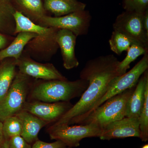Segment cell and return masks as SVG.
<instances>
[{"label":"cell","instance_id":"8992f818","mask_svg":"<svg viewBox=\"0 0 148 148\" xmlns=\"http://www.w3.org/2000/svg\"><path fill=\"white\" fill-rule=\"evenodd\" d=\"M90 21V14L84 10L58 17L45 15L40 19L37 24L43 27L69 30L77 37L87 34Z\"/></svg>","mask_w":148,"mask_h":148},{"label":"cell","instance_id":"ffe728a7","mask_svg":"<svg viewBox=\"0 0 148 148\" xmlns=\"http://www.w3.org/2000/svg\"><path fill=\"white\" fill-rule=\"evenodd\" d=\"M21 8L20 12L34 21L38 23L42 16H45V9L41 0H15Z\"/></svg>","mask_w":148,"mask_h":148},{"label":"cell","instance_id":"4dcf8cb0","mask_svg":"<svg viewBox=\"0 0 148 148\" xmlns=\"http://www.w3.org/2000/svg\"><path fill=\"white\" fill-rule=\"evenodd\" d=\"M0 148H9L8 140H5L0 146Z\"/></svg>","mask_w":148,"mask_h":148},{"label":"cell","instance_id":"83f0119b","mask_svg":"<svg viewBox=\"0 0 148 148\" xmlns=\"http://www.w3.org/2000/svg\"><path fill=\"white\" fill-rule=\"evenodd\" d=\"M143 26L147 34H148V10L145 12L143 19Z\"/></svg>","mask_w":148,"mask_h":148},{"label":"cell","instance_id":"d4e9b609","mask_svg":"<svg viewBox=\"0 0 148 148\" xmlns=\"http://www.w3.org/2000/svg\"><path fill=\"white\" fill-rule=\"evenodd\" d=\"M126 11L144 13L147 11L148 0H123Z\"/></svg>","mask_w":148,"mask_h":148},{"label":"cell","instance_id":"4fadbf2b","mask_svg":"<svg viewBox=\"0 0 148 148\" xmlns=\"http://www.w3.org/2000/svg\"><path fill=\"white\" fill-rule=\"evenodd\" d=\"M77 38L74 33L66 29H58L56 33V42L61 49L64 67L67 70L79 65L75 53Z\"/></svg>","mask_w":148,"mask_h":148},{"label":"cell","instance_id":"ba28073f","mask_svg":"<svg viewBox=\"0 0 148 148\" xmlns=\"http://www.w3.org/2000/svg\"><path fill=\"white\" fill-rule=\"evenodd\" d=\"M148 69V51L146 52L142 59L129 71L115 78L112 85L101 100L95 104L88 113L101 106L109 98L123 92L128 88L136 86L141 76Z\"/></svg>","mask_w":148,"mask_h":148},{"label":"cell","instance_id":"6da1fadb","mask_svg":"<svg viewBox=\"0 0 148 148\" xmlns=\"http://www.w3.org/2000/svg\"><path fill=\"white\" fill-rule=\"evenodd\" d=\"M120 61L113 54L100 56L86 62L80 73V78L88 82L79 101L54 124L71 125L92 109L105 95L115 78Z\"/></svg>","mask_w":148,"mask_h":148},{"label":"cell","instance_id":"2e32d148","mask_svg":"<svg viewBox=\"0 0 148 148\" xmlns=\"http://www.w3.org/2000/svg\"><path fill=\"white\" fill-rule=\"evenodd\" d=\"M17 34L8 46L0 51V61L10 58L18 60L27 44L38 36L35 33L27 32H20Z\"/></svg>","mask_w":148,"mask_h":148},{"label":"cell","instance_id":"7c38bea8","mask_svg":"<svg viewBox=\"0 0 148 148\" xmlns=\"http://www.w3.org/2000/svg\"><path fill=\"white\" fill-rule=\"evenodd\" d=\"M140 123L138 118L125 117L108 125L103 129L100 137L102 140L128 137L140 138Z\"/></svg>","mask_w":148,"mask_h":148},{"label":"cell","instance_id":"7a4b0ae2","mask_svg":"<svg viewBox=\"0 0 148 148\" xmlns=\"http://www.w3.org/2000/svg\"><path fill=\"white\" fill-rule=\"evenodd\" d=\"M88 84L87 81L80 78L74 81L68 79L36 81L32 85L27 101L70 102L81 96Z\"/></svg>","mask_w":148,"mask_h":148},{"label":"cell","instance_id":"f546056e","mask_svg":"<svg viewBox=\"0 0 148 148\" xmlns=\"http://www.w3.org/2000/svg\"><path fill=\"white\" fill-rule=\"evenodd\" d=\"M4 137L3 132V122L0 121V146L3 142Z\"/></svg>","mask_w":148,"mask_h":148},{"label":"cell","instance_id":"52a82bcc","mask_svg":"<svg viewBox=\"0 0 148 148\" xmlns=\"http://www.w3.org/2000/svg\"><path fill=\"white\" fill-rule=\"evenodd\" d=\"M144 13L126 11L117 17L113 25L114 31L121 33L136 43L148 49V34L143 26Z\"/></svg>","mask_w":148,"mask_h":148},{"label":"cell","instance_id":"e575fe53","mask_svg":"<svg viewBox=\"0 0 148 148\" xmlns=\"http://www.w3.org/2000/svg\"><path fill=\"white\" fill-rule=\"evenodd\" d=\"M72 1H74V0H72Z\"/></svg>","mask_w":148,"mask_h":148},{"label":"cell","instance_id":"484cf974","mask_svg":"<svg viewBox=\"0 0 148 148\" xmlns=\"http://www.w3.org/2000/svg\"><path fill=\"white\" fill-rule=\"evenodd\" d=\"M8 141L9 148H32L31 145L20 135L12 137Z\"/></svg>","mask_w":148,"mask_h":148},{"label":"cell","instance_id":"1f68e13d","mask_svg":"<svg viewBox=\"0 0 148 148\" xmlns=\"http://www.w3.org/2000/svg\"><path fill=\"white\" fill-rule=\"evenodd\" d=\"M142 148H148V144H147V145H145L143 146V147H142Z\"/></svg>","mask_w":148,"mask_h":148},{"label":"cell","instance_id":"8fae6325","mask_svg":"<svg viewBox=\"0 0 148 148\" xmlns=\"http://www.w3.org/2000/svg\"><path fill=\"white\" fill-rule=\"evenodd\" d=\"M73 105L70 102L46 103L41 101H27L23 110L52 124L64 115Z\"/></svg>","mask_w":148,"mask_h":148},{"label":"cell","instance_id":"f1b7e54d","mask_svg":"<svg viewBox=\"0 0 148 148\" xmlns=\"http://www.w3.org/2000/svg\"><path fill=\"white\" fill-rule=\"evenodd\" d=\"M8 38L5 35L0 33V49H2L7 44Z\"/></svg>","mask_w":148,"mask_h":148},{"label":"cell","instance_id":"d590c367","mask_svg":"<svg viewBox=\"0 0 148 148\" xmlns=\"http://www.w3.org/2000/svg\"><path fill=\"white\" fill-rule=\"evenodd\" d=\"M71 1H72V0H71ZM74 1H75V0H74Z\"/></svg>","mask_w":148,"mask_h":148},{"label":"cell","instance_id":"3957f363","mask_svg":"<svg viewBox=\"0 0 148 148\" xmlns=\"http://www.w3.org/2000/svg\"><path fill=\"white\" fill-rule=\"evenodd\" d=\"M135 86L109 98L74 124H95L103 129L110 123L124 118L127 101Z\"/></svg>","mask_w":148,"mask_h":148},{"label":"cell","instance_id":"7402d4cb","mask_svg":"<svg viewBox=\"0 0 148 148\" xmlns=\"http://www.w3.org/2000/svg\"><path fill=\"white\" fill-rule=\"evenodd\" d=\"M109 43L111 50L118 55L127 51L132 45L137 44L129 37L116 31L112 32Z\"/></svg>","mask_w":148,"mask_h":148},{"label":"cell","instance_id":"5bb4252c","mask_svg":"<svg viewBox=\"0 0 148 148\" xmlns=\"http://www.w3.org/2000/svg\"><path fill=\"white\" fill-rule=\"evenodd\" d=\"M148 84V70L140 77L126 105L125 117L138 118L145 101V91Z\"/></svg>","mask_w":148,"mask_h":148},{"label":"cell","instance_id":"d6a6232c","mask_svg":"<svg viewBox=\"0 0 148 148\" xmlns=\"http://www.w3.org/2000/svg\"><path fill=\"white\" fill-rule=\"evenodd\" d=\"M4 1H7L10 2V0H4Z\"/></svg>","mask_w":148,"mask_h":148},{"label":"cell","instance_id":"9c48e42d","mask_svg":"<svg viewBox=\"0 0 148 148\" xmlns=\"http://www.w3.org/2000/svg\"><path fill=\"white\" fill-rule=\"evenodd\" d=\"M58 29L41 26L38 36L26 46L27 53L39 60H48L57 52L58 45L56 35Z\"/></svg>","mask_w":148,"mask_h":148},{"label":"cell","instance_id":"e0dca14e","mask_svg":"<svg viewBox=\"0 0 148 148\" xmlns=\"http://www.w3.org/2000/svg\"><path fill=\"white\" fill-rule=\"evenodd\" d=\"M44 7L58 17L84 10L86 5L76 0H45Z\"/></svg>","mask_w":148,"mask_h":148},{"label":"cell","instance_id":"9a60e30c","mask_svg":"<svg viewBox=\"0 0 148 148\" xmlns=\"http://www.w3.org/2000/svg\"><path fill=\"white\" fill-rule=\"evenodd\" d=\"M16 115L19 117L22 122L21 136L30 144L38 140V135L40 130L43 127L49 125L47 122L26 111H22Z\"/></svg>","mask_w":148,"mask_h":148},{"label":"cell","instance_id":"4316f807","mask_svg":"<svg viewBox=\"0 0 148 148\" xmlns=\"http://www.w3.org/2000/svg\"><path fill=\"white\" fill-rule=\"evenodd\" d=\"M66 147L64 143L59 140L47 143L38 140L34 143L32 148H66Z\"/></svg>","mask_w":148,"mask_h":148},{"label":"cell","instance_id":"603a6c76","mask_svg":"<svg viewBox=\"0 0 148 148\" xmlns=\"http://www.w3.org/2000/svg\"><path fill=\"white\" fill-rule=\"evenodd\" d=\"M22 132V122L18 116L8 117L3 122V135L6 140L14 136H21Z\"/></svg>","mask_w":148,"mask_h":148},{"label":"cell","instance_id":"ac0fdd59","mask_svg":"<svg viewBox=\"0 0 148 148\" xmlns=\"http://www.w3.org/2000/svg\"><path fill=\"white\" fill-rule=\"evenodd\" d=\"M16 60L5 61L0 65V101L10 88L17 72Z\"/></svg>","mask_w":148,"mask_h":148},{"label":"cell","instance_id":"44dd1931","mask_svg":"<svg viewBox=\"0 0 148 148\" xmlns=\"http://www.w3.org/2000/svg\"><path fill=\"white\" fill-rule=\"evenodd\" d=\"M127 51L126 57L122 61H120L118 67L117 72L119 76L126 73L130 68V65L131 63L140 56L144 55L148 52V49L138 44H134L130 47Z\"/></svg>","mask_w":148,"mask_h":148},{"label":"cell","instance_id":"30bf717a","mask_svg":"<svg viewBox=\"0 0 148 148\" xmlns=\"http://www.w3.org/2000/svg\"><path fill=\"white\" fill-rule=\"evenodd\" d=\"M16 64L18 71L30 77L44 80L68 79L53 64L39 63L27 56L21 55Z\"/></svg>","mask_w":148,"mask_h":148},{"label":"cell","instance_id":"836d02e7","mask_svg":"<svg viewBox=\"0 0 148 148\" xmlns=\"http://www.w3.org/2000/svg\"><path fill=\"white\" fill-rule=\"evenodd\" d=\"M68 148H71L68 147Z\"/></svg>","mask_w":148,"mask_h":148},{"label":"cell","instance_id":"5b68a950","mask_svg":"<svg viewBox=\"0 0 148 148\" xmlns=\"http://www.w3.org/2000/svg\"><path fill=\"white\" fill-rule=\"evenodd\" d=\"M48 133L51 140H59L69 147L79 145L82 139L87 138L101 137L103 129L93 124H81L70 126L67 124H50Z\"/></svg>","mask_w":148,"mask_h":148},{"label":"cell","instance_id":"d6986e66","mask_svg":"<svg viewBox=\"0 0 148 148\" xmlns=\"http://www.w3.org/2000/svg\"><path fill=\"white\" fill-rule=\"evenodd\" d=\"M15 10L10 2L0 0V32L10 36L15 35L13 14Z\"/></svg>","mask_w":148,"mask_h":148},{"label":"cell","instance_id":"cb8c5ba5","mask_svg":"<svg viewBox=\"0 0 148 148\" xmlns=\"http://www.w3.org/2000/svg\"><path fill=\"white\" fill-rule=\"evenodd\" d=\"M140 138L144 142L148 140V84L145 91V101L139 118Z\"/></svg>","mask_w":148,"mask_h":148},{"label":"cell","instance_id":"277c9868","mask_svg":"<svg viewBox=\"0 0 148 148\" xmlns=\"http://www.w3.org/2000/svg\"><path fill=\"white\" fill-rule=\"evenodd\" d=\"M31 77L18 71L5 97L0 101V121L23 110L33 84Z\"/></svg>","mask_w":148,"mask_h":148}]
</instances>
